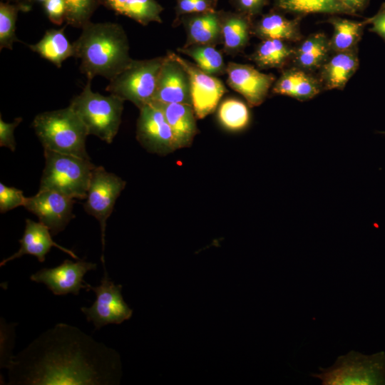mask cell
<instances>
[{"label": "cell", "instance_id": "cell-15", "mask_svg": "<svg viewBox=\"0 0 385 385\" xmlns=\"http://www.w3.org/2000/svg\"><path fill=\"white\" fill-rule=\"evenodd\" d=\"M152 102L192 106L189 74L170 51L164 57Z\"/></svg>", "mask_w": 385, "mask_h": 385}, {"label": "cell", "instance_id": "cell-37", "mask_svg": "<svg viewBox=\"0 0 385 385\" xmlns=\"http://www.w3.org/2000/svg\"><path fill=\"white\" fill-rule=\"evenodd\" d=\"M268 0H232L236 11L251 18L260 14Z\"/></svg>", "mask_w": 385, "mask_h": 385}, {"label": "cell", "instance_id": "cell-10", "mask_svg": "<svg viewBox=\"0 0 385 385\" xmlns=\"http://www.w3.org/2000/svg\"><path fill=\"white\" fill-rule=\"evenodd\" d=\"M139 110L136 138L140 145L148 152L160 155L178 150L172 130L161 109L151 102Z\"/></svg>", "mask_w": 385, "mask_h": 385}, {"label": "cell", "instance_id": "cell-21", "mask_svg": "<svg viewBox=\"0 0 385 385\" xmlns=\"http://www.w3.org/2000/svg\"><path fill=\"white\" fill-rule=\"evenodd\" d=\"M252 18L237 11L221 12L222 51L234 56L248 44L252 34Z\"/></svg>", "mask_w": 385, "mask_h": 385}, {"label": "cell", "instance_id": "cell-20", "mask_svg": "<svg viewBox=\"0 0 385 385\" xmlns=\"http://www.w3.org/2000/svg\"><path fill=\"white\" fill-rule=\"evenodd\" d=\"M322 89L319 78L314 77L307 71L294 67L282 73L274 83L272 92L304 101L314 98Z\"/></svg>", "mask_w": 385, "mask_h": 385}, {"label": "cell", "instance_id": "cell-38", "mask_svg": "<svg viewBox=\"0 0 385 385\" xmlns=\"http://www.w3.org/2000/svg\"><path fill=\"white\" fill-rule=\"evenodd\" d=\"M365 20L367 25H371L369 31L376 34L385 41V2L373 16Z\"/></svg>", "mask_w": 385, "mask_h": 385}, {"label": "cell", "instance_id": "cell-13", "mask_svg": "<svg viewBox=\"0 0 385 385\" xmlns=\"http://www.w3.org/2000/svg\"><path fill=\"white\" fill-rule=\"evenodd\" d=\"M170 53L188 73L191 85L192 106L197 118H205L219 106L220 99L227 91L225 86L217 76L205 73L194 63L174 52Z\"/></svg>", "mask_w": 385, "mask_h": 385}, {"label": "cell", "instance_id": "cell-28", "mask_svg": "<svg viewBox=\"0 0 385 385\" xmlns=\"http://www.w3.org/2000/svg\"><path fill=\"white\" fill-rule=\"evenodd\" d=\"M214 46L191 45L180 47L178 52L191 58L194 63L205 73L217 76L226 73L227 64L222 53Z\"/></svg>", "mask_w": 385, "mask_h": 385}, {"label": "cell", "instance_id": "cell-35", "mask_svg": "<svg viewBox=\"0 0 385 385\" xmlns=\"http://www.w3.org/2000/svg\"><path fill=\"white\" fill-rule=\"evenodd\" d=\"M22 121V118L18 117L12 123H6L0 118V146L6 147L12 152L16 150L14 130Z\"/></svg>", "mask_w": 385, "mask_h": 385}, {"label": "cell", "instance_id": "cell-27", "mask_svg": "<svg viewBox=\"0 0 385 385\" xmlns=\"http://www.w3.org/2000/svg\"><path fill=\"white\" fill-rule=\"evenodd\" d=\"M333 27V34L329 39L331 52H342L353 50L361 39L364 28L367 25L366 20L354 21L338 16L328 19Z\"/></svg>", "mask_w": 385, "mask_h": 385}, {"label": "cell", "instance_id": "cell-2", "mask_svg": "<svg viewBox=\"0 0 385 385\" xmlns=\"http://www.w3.org/2000/svg\"><path fill=\"white\" fill-rule=\"evenodd\" d=\"M73 43L80 70L89 80L101 76L110 81L133 60L127 35L116 23L90 21Z\"/></svg>", "mask_w": 385, "mask_h": 385}, {"label": "cell", "instance_id": "cell-31", "mask_svg": "<svg viewBox=\"0 0 385 385\" xmlns=\"http://www.w3.org/2000/svg\"><path fill=\"white\" fill-rule=\"evenodd\" d=\"M29 10L22 5L7 1L0 2V48L11 50L15 42H19L16 35V22L19 11Z\"/></svg>", "mask_w": 385, "mask_h": 385}, {"label": "cell", "instance_id": "cell-34", "mask_svg": "<svg viewBox=\"0 0 385 385\" xmlns=\"http://www.w3.org/2000/svg\"><path fill=\"white\" fill-rule=\"evenodd\" d=\"M26 200L23 191L14 187L0 183V212L4 213L19 206H24Z\"/></svg>", "mask_w": 385, "mask_h": 385}, {"label": "cell", "instance_id": "cell-12", "mask_svg": "<svg viewBox=\"0 0 385 385\" xmlns=\"http://www.w3.org/2000/svg\"><path fill=\"white\" fill-rule=\"evenodd\" d=\"M74 203V199L56 191L39 190L35 195L26 197L24 207L37 216L53 236L75 217L72 212Z\"/></svg>", "mask_w": 385, "mask_h": 385}, {"label": "cell", "instance_id": "cell-24", "mask_svg": "<svg viewBox=\"0 0 385 385\" xmlns=\"http://www.w3.org/2000/svg\"><path fill=\"white\" fill-rule=\"evenodd\" d=\"M66 26L67 24L59 29L47 30L39 41L28 45L29 48L60 68L65 60L75 54L73 43H70L64 33Z\"/></svg>", "mask_w": 385, "mask_h": 385}, {"label": "cell", "instance_id": "cell-42", "mask_svg": "<svg viewBox=\"0 0 385 385\" xmlns=\"http://www.w3.org/2000/svg\"><path fill=\"white\" fill-rule=\"evenodd\" d=\"M379 133L385 134V131L379 132Z\"/></svg>", "mask_w": 385, "mask_h": 385}, {"label": "cell", "instance_id": "cell-40", "mask_svg": "<svg viewBox=\"0 0 385 385\" xmlns=\"http://www.w3.org/2000/svg\"><path fill=\"white\" fill-rule=\"evenodd\" d=\"M4 1H7L14 4H18L26 7L29 11L31 9L32 0H3Z\"/></svg>", "mask_w": 385, "mask_h": 385}, {"label": "cell", "instance_id": "cell-9", "mask_svg": "<svg viewBox=\"0 0 385 385\" xmlns=\"http://www.w3.org/2000/svg\"><path fill=\"white\" fill-rule=\"evenodd\" d=\"M103 269L104 274L100 284L96 287L89 284L87 290H92L96 294L95 302L89 307L81 308L87 321L93 322L96 330L108 324H120L133 314L121 294L122 285L115 284L111 280L106 267Z\"/></svg>", "mask_w": 385, "mask_h": 385}, {"label": "cell", "instance_id": "cell-1", "mask_svg": "<svg viewBox=\"0 0 385 385\" xmlns=\"http://www.w3.org/2000/svg\"><path fill=\"white\" fill-rule=\"evenodd\" d=\"M9 385H115L120 355L79 328L58 323L4 365Z\"/></svg>", "mask_w": 385, "mask_h": 385}, {"label": "cell", "instance_id": "cell-36", "mask_svg": "<svg viewBox=\"0 0 385 385\" xmlns=\"http://www.w3.org/2000/svg\"><path fill=\"white\" fill-rule=\"evenodd\" d=\"M43 8L48 19L55 25L60 26L66 21V3L64 0H47Z\"/></svg>", "mask_w": 385, "mask_h": 385}, {"label": "cell", "instance_id": "cell-17", "mask_svg": "<svg viewBox=\"0 0 385 385\" xmlns=\"http://www.w3.org/2000/svg\"><path fill=\"white\" fill-rule=\"evenodd\" d=\"M221 12L213 10L182 16L178 24L183 25L186 34L183 46L222 44Z\"/></svg>", "mask_w": 385, "mask_h": 385}, {"label": "cell", "instance_id": "cell-22", "mask_svg": "<svg viewBox=\"0 0 385 385\" xmlns=\"http://www.w3.org/2000/svg\"><path fill=\"white\" fill-rule=\"evenodd\" d=\"M299 22V18L290 19L275 10H271L253 24L252 34L262 40L299 41L302 38Z\"/></svg>", "mask_w": 385, "mask_h": 385}, {"label": "cell", "instance_id": "cell-8", "mask_svg": "<svg viewBox=\"0 0 385 385\" xmlns=\"http://www.w3.org/2000/svg\"><path fill=\"white\" fill-rule=\"evenodd\" d=\"M125 184V180L112 173L107 172L103 167L96 166L92 172L86 201L83 205L86 212L94 217L100 225L102 244L101 259L103 267L106 222Z\"/></svg>", "mask_w": 385, "mask_h": 385}, {"label": "cell", "instance_id": "cell-19", "mask_svg": "<svg viewBox=\"0 0 385 385\" xmlns=\"http://www.w3.org/2000/svg\"><path fill=\"white\" fill-rule=\"evenodd\" d=\"M153 103L163 111L172 130L178 149L190 146L197 133V117L192 106L184 103Z\"/></svg>", "mask_w": 385, "mask_h": 385}, {"label": "cell", "instance_id": "cell-18", "mask_svg": "<svg viewBox=\"0 0 385 385\" xmlns=\"http://www.w3.org/2000/svg\"><path fill=\"white\" fill-rule=\"evenodd\" d=\"M359 66L357 48L334 53L319 68V80L322 88L344 89Z\"/></svg>", "mask_w": 385, "mask_h": 385}, {"label": "cell", "instance_id": "cell-4", "mask_svg": "<svg viewBox=\"0 0 385 385\" xmlns=\"http://www.w3.org/2000/svg\"><path fill=\"white\" fill-rule=\"evenodd\" d=\"M91 81L88 79L81 93L71 101L69 106L84 123L88 135L111 143L121 123L125 101L112 93L103 96L93 92Z\"/></svg>", "mask_w": 385, "mask_h": 385}, {"label": "cell", "instance_id": "cell-39", "mask_svg": "<svg viewBox=\"0 0 385 385\" xmlns=\"http://www.w3.org/2000/svg\"><path fill=\"white\" fill-rule=\"evenodd\" d=\"M342 4L351 14L362 10L368 0H338Z\"/></svg>", "mask_w": 385, "mask_h": 385}, {"label": "cell", "instance_id": "cell-33", "mask_svg": "<svg viewBox=\"0 0 385 385\" xmlns=\"http://www.w3.org/2000/svg\"><path fill=\"white\" fill-rule=\"evenodd\" d=\"M217 2V0H176L173 26L178 24L183 15L216 10Z\"/></svg>", "mask_w": 385, "mask_h": 385}, {"label": "cell", "instance_id": "cell-23", "mask_svg": "<svg viewBox=\"0 0 385 385\" xmlns=\"http://www.w3.org/2000/svg\"><path fill=\"white\" fill-rule=\"evenodd\" d=\"M331 52L329 39L319 32L309 35L294 48L292 58L294 67L305 71L319 69Z\"/></svg>", "mask_w": 385, "mask_h": 385}, {"label": "cell", "instance_id": "cell-16", "mask_svg": "<svg viewBox=\"0 0 385 385\" xmlns=\"http://www.w3.org/2000/svg\"><path fill=\"white\" fill-rule=\"evenodd\" d=\"M52 234L49 229L41 222H36L32 220L26 219L24 232L19 240L20 248L12 255L3 260L0 266L5 265L10 261L20 258L25 255L36 257L39 262H43L46 255L50 252L52 247H56L67 253L73 258L78 260V257L71 250L63 247L52 239Z\"/></svg>", "mask_w": 385, "mask_h": 385}, {"label": "cell", "instance_id": "cell-30", "mask_svg": "<svg viewBox=\"0 0 385 385\" xmlns=\"http://www.w3.org/2000/svg\"><path fill=\"white\" fill-rule=\"evenodd\" d=\"M217 118L225 129L240 131L249 125L250 113L247 106L243 101L228 98L219 104Z\"/></svg>", "mask_w": 385, "mask_h": 385}, {"label": "cell", "instance_id": "cell-26", "mask_svg": "<svg viewBox=\"0 0 385 385\" xmlns=\"http://www.w3.org/2000/svg\"><path fill=\"white\" fill-rule=\"evenodd\" d=\"M294 48L279 39H264L250 58L261 69L282 68L293 58Z\"/></svg>", "mask_w": 385, "mask_h": 385}, {"label": "cell", "instance_id": "cell-5", "mask_svg": "<svg viewBox=\"0 0 385 385\" xmlns=\"http://www.w3.org/2000/svg\"><path fill=\"white\" fill-rule=\"evenodd\" d=\"M43 150L45 167L39 190L56 191L73 199H86L96 165L88 158Z\"/></svg>", "mask_w": 385, "mask_h": 385}, {"label": "cell", "instance_id": "cell-3", "mask_svg": "<svg viewBox=\"0 0 385 385\" xmlns=\"http://www.w3.org/2000/svg\"><path fill=\"white\" fill-rule=\"evenodd\" d=\"M32 126L43 149L90 159L86 149L88 130L70 106L38 114Z\"/></svg>", "mask_w": 385, "mask_h": 385}, {"label": "cell", "instance_id": "cell-25", "mask_svg": "<svg viewBox=\"0 0 385 385\" xmlns=\"http://www.w3.org/2000/svg\"><path fill=\"white\" fill-rule=\"evenodd\" d=\"M101 4L117 14L125 16L143 26L162 23L163 7L155 0H101Z\"/></svg>", "mask_w": 385, "mask_h": 385}, {"label": "cell", "instance_id": "cell-7", "mask_svg": "<svg viewBox=\"0 0 385 385\" xmlns=\"http://www.w3.org/2000/svg\"><path fill=\"white\" fill-rule=\"evenodd\" d=\"M164 57L133 59L126 68L110 80L106 91L130 101L139 109L150 103L155 93Z\"/></svg>", "mask_w": 385, "mask_h": 385}, {"label": "cell", "instance_id": "cell-14", "mask_svg": "<svg viewBox=\"0 0 385 385\" xmlns=\"http://www.w3.org/2000/svg\"><path fill=\"white\" fill-rule=\"evenodd\" d=\"M226 73L228 86L242 95L250 107L261 105L275 82L272 73L260 72L249 64L229 62Z\"/></svg>", "mask_w": 385, "mask_h": 385}, {"label": "cell", "instance_id": "cell-11", "mask_svg": "<svg viewBox=\"0 0 385 385\" xmlns=\"http://www.w3.org/2000/svg\"><path fill=\"white\" fill-rule=\"evenodd\" d=\"M97 267L96 263L84 260L73 262L65 260L60 265L51 268H42L31 274V281L44 284L51 292L57 296L73 294L78 295L81 289H88L83 277L91 270Z\"/></svg>", "mask_w": 385, "mask_h": 385}, {"label": "cell", "instance_id": "cell-6", "mask_svg": "<svg viewBox=\"0 0 385 385\" xmlns=\"http://www.w3.org/2000/svg\"><path fill=\"white\" fill-rule=\"evenodd\" d=\"M311 376L323 385H385V353L371 355L350 351L337 357L329 368Z\"/></svg>", "mask_w": 385, "mask_h": 385}, {"label": "cell", "instance_id": "cell-32", "mask_svg": "<svg viewBox=\"0 0 385 385\" xmlns=\"http://www.w3.org/2000/svg\"><path fill=\"white\" fill-rule=\"evenodd\" d=\"M66 3V22L67 25L82 29L91 21L101 0H64Z\"/></svg>", "mask_w": 385, "mask_h": 385}, {"label": "cell", "instance_id": "cell-41", "mask_svg": "<svg viewBox=\"0 0 385 385\" xmlns=\"http://www.w3.org/2000/svg\"><path fill=\"white\" fill-rule=\"evenodd\" d=\"M33 1H38V2H41V3H44L45 1H46L47 0H32Z\"/></svg>", "mask_w": 385, "mask_h": 385}, {"label": "cell", "instance_id": "cell-29", "mask_svg": "<svg viewBox=\"0 0 385 385\" xmlns=\"http://www.w3.org/2000/svg\"><path fill=\"white\" fill-rule=\"evenodd\" d=\"M274 3L279 10L298 14H351L338 0H274Z\"/></svg>", "mask_w": 385, "mask_h": 385}]
</instances>
